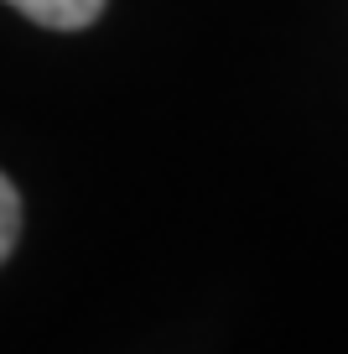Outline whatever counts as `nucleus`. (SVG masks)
I'll use <instances>...</instances> for the list:
<instances>
[{"mask_svg": "<svg viewBox=\"0 0 348 354\" xmlns=\"http://www.w3.org/2000/svg\"><path fill=\"white\" fill-rule=\"evenodd\" d=\"M6 6L21 11L26 21L47 26V32H84L104 11V0H6Z\"/></svg>", "mask_w": 348, "mask_h": 354, "instance_id": "obj_1", "label": "nucleus"}, {"mask_svg": "<svg viewBox=\"0 0 348 354\" xmlns=\"http://www.w3.org/2000/svg\"><path fill=\"white\" fill-rule=\"evenodd\" d=\"M16 234H21V193H16L11 177L0 172V266L16 250Z\"/></svg>", "mask_w": 348, "mask_h": 354, "instance_id": "obj_2", "label": "nucleus"}]
</instances>
